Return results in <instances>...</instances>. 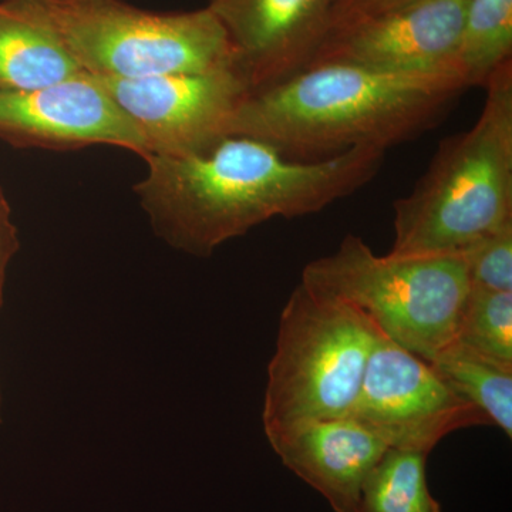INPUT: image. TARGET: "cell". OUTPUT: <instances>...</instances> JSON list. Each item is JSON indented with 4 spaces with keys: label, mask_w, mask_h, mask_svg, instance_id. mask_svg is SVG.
I'll list each match as a JSON object with an SVG mask.
<instances>
[{
    "label": "cell",
    "mask_w": 512,
    "mask_h": 512,
    "mask_svg": "<svg viewBox=\"0 0 512 512\" xmlns=\"http://www.w3.org/2000/svg\"><path fill=\"white\" fill-rule=\"evenodd\" d=\"M84 70L52 36L0 2V90L28 92Z\"/></svg>",
    "instance_id": "13"
},
{
    "label": "cell",
    "mask_w": 512,
    "mask_h": 512,
    "mask_svg": "<svg viewBox=\"0 0 512 512\" xmlns=\"http://www.w3.org/2000/svg\"><path fill=\"white\" fill-rule=\"evenodd\" d=\"M84 72L130 80L234 67L227 33L210 9L151 12L123 0H5Z\"/></svg>",
    "instance_id": "4"
},
{
    "label": "cell",
    "mask_w": 512,
    "mask_h": 512,
    "mask_svg": "<svg viewBox=\"0 0 512 512\" xmlns=\"http://www.w3.org/2000/svg\"><path fill=\"white\" fill-rule=\"evenodd\" d=\"M427 456L387 448L363 484L357 512H441L427 484Z\"/></svg>",
    "instance_id": "16"
},
{
    "label": "cell",
    "mask_w": 512,
    "mask_h": 512,
    "mask_svg": "<svg viewBox=\"0 0 512 512\" xmlns=\"http://www.w3.org/2000/svg\"><path fill=\"white\" fill-rule=\"evenodd\" d=\"M467 6L468 0H412L329 33L311 64H355L379 72L461 79L457 52Z\"/></svg>",
    "instance_id": "9"
},
{
    "label": "cell",
    "mask_w": 512,
    "mask_h": 512,
    "mask_svg": "<svg viewBox=\"0 0 512 512\" xmlns=\"http://www.w3.org/2000/svg\"><path fill=\"white\" fill-rule=\"evenodd\" d=\"M512 62V0H468L457 52L466 87L484 86Z\"/></svg>",
    "instance_id": "15"
},
{
    "label": "cell",
    "mask_w": 512,
    "mask_h": 512,
    "mask_svg": "<svg viewBox=\"0 0 512 512\" xmlns=\"http://www.w3.org/2000/svg\"><path fill=\"white\" fill-rule=\"evenodd\" d=\"M0 140L57 151L113 146L147 156L133 121L86 72L28 92L0 90Z\"/></svg>",
    "instance_id": "10"
},
{
    "label": "cell",
    "mask_w": 512,
    "mask_h": 512,
    "mask_svg": "<svg viewBox=\"0 0 512 512\" xmlns=\"http://www.w3.org/2000/svg\"><path fill=\"white\" fill-rule=\"evenodd\" d=\"M18 249V229L12 221V210H10L8 198L0 187V306L3 302L6 272Z\"/></svg>",
    "instance_id": "20"
},
{
    "label": "cell",
    "mask_w": 512,
    "mask_h": 512,
    "mask_svg": "<svg viewBox=\"0 0 512 512\" xmlns=\"http://www.w3.org/2000/svg\"><path fill=\"white\" fill-rule=\"evenodd\" d=\"M301 281L355 306L383 336L429 363L456 339L471 288L463 255L379 256L353 234L309 262Z\"/></svg>",
    "instance_id": "6"
},
{
    "label": "cell",
    "mask_w": 512,
    "mask_h": 512,
    "mask_svg": "<svg viewBox=\"0 0 512 512\" xmlns=\"http://www.w3.org/2000/svg\"><path fill=\"white\" fill-rule=\"evenodd\" d=\"M474 288L512 293V224L488 235L464 254Z\"/></svg>",
    "instance_id": "18"
},
{
    "label": "cell",
    "mask_w": 512,
    "mask_h": 512,
    "mask_svg": "<svg viewBox=\"0 0 512 512\" xmlns=\"http://www.w3.org/2000/svg\"><path fill=\"white\" fill-rule=\"evenodd\" d=\"M377 335L355 306L301 281L279 318L268 366L266 439L311 421L349 417Z\"/></svg>",
    "instance_id": "5"
},
{
    "label": "cell",
    "mask_w": 512,
    "mask_h": 512,
    "mask_svg": "<svg viewBox=\"0 0 512 512\" xmlns=\"http://www.w3.org/2000/svg\"><path fill=\"white\" fill-rule=\"evenodd\" d=\"M466 89L453 74L311 64L249 92L229 136L258 138L296 160H320L352 148L386 151L437 126Z\"/></svg>",
    "instance_id": "2"
},
{
    "label": "cell",
    "mask_w": 512,
    "mask_h": 512,
    "mask_svg": "<svg viewBox=\"0 0 512 512\" xmlns=\"http://www.w3.org/2000/svg\"><path fill=\"white\" fill-rule=\"evenodd\" d=\"M350 417L387 447L424 454L454 431L490 424L429 362L380 332Z\"/></svg>",
    "instance_id": "7"
},
{
    "label": "cell",
    "mask_w": 512,
    "mask_h": 512,
    "mask_svg": "<svg viewBox=\"0 0 512 512\" xmlns=\"http://www.w3.org/2000/svg\"><path fill=\"white\" fill-rule=\"evenodd\" d=\"M412 0H335L330 13L329 33L380 15ZM326 35V36H328Z\"/></svg>",
    "instance_id": "19"
},
{
    "label": "cell",
    "mask_w": 512,
    "mask_h": 512,
    "mask_svg": "<svg viewBox=\"0 0 512 512\" xmlns=\"http://www.w3.org/2000/svg\"><path fill=\"white\" fill-rule=\"evenodd\" d=\"M269 444L284 466L322 494L335 512H357L363 484L389 448L350 416L301 424Z\"/></svg>",
    "instance_id": "12"
},
{
    "label": "cell",
    "mask_w": 512,
    "mask_h": 512,
    "mask_svg": "<svg viewBox=\"0 0 512 512\" xmlns=\"http://www.w3.org/2000/svg\"><path fill=\"white\" fill-rule=\"evenodd\" d=\"M99 79L143 137L146 157L195 153L229 136L232 120L251 92L235 67L143 79Z\"/></svg>",
    "instance_id": "8"
},
{
    "label": "cell",
    "mask_w": 512,
    "mask_h": 512,
    "mask_svg": "<svg viewBox=\"0 0 512 512\" xmlns=\"http://www.w3.org/2000/svg\"><path fill=\"white\" fill-rule=\"evenodd\" d=\"M386 151L352 148L296 160L248 136L222 137L183 156H148L136 191L158 237L210 256L229 239L274 218L306 217L373 180Z\"/></svg>",
    "instance_id": "1"
},
{
    "label": "cell",
    "mask_w": 512,
    "mask_h": 512,
    "mask_svg": "<svg viewBox=\"0 0 512 512\" xmlns=\"http://www.w3.org/2000/svg\"><path fill=\"white\" fill-rule=\"evenodd\" d=\"M485 90L476 124L444 138L413 190L394 202L390 255H461L512 224V62Z\"/></svg>",
    "instance_id": "3"
},
{
    "label": "cell",
    "mask_w": 512,
    "mask_h": 512,
    "mask_svg": "<svg viewBox=\"0 0 512 512\" xmlns=\"http://www.w3.org/2000/svg\"><path fill=\"white\" fill-rule=\"evenodd\" d=\"M454 342L512 369V293L471 286Z\"/></svg>",
    "instance_id": "17"
},
{
    "label": "cell",
    "mask_w": 512,
    "mask_h": 512,
    "mask_svg": "<svg viewBox=\"0 0 512 512\" xmlns=\"http://www.w3.org/2000/svg\"><path fill=\"white\" fill-rule=\"evenodd\" d=\"M335 0H208L249 90L289 79L311 64L329 32Z\"/></svg>",
    "instance_id": "11"
},
{
    "label": "cell",
    "mask_w": 512,
    "mask_h": 512,
    "mask_svg": "<svg viewBox=\"0 0 512 512\" xmlns=\"http://www.w3.org/2000/svg\"><path fill=\"white\" fill-rule=\"evenodd\" d=\"M430 365L490 424L512 436V369L453 342Z\"/></svg>",
    "instance_id": "14"
}]
</instances>
